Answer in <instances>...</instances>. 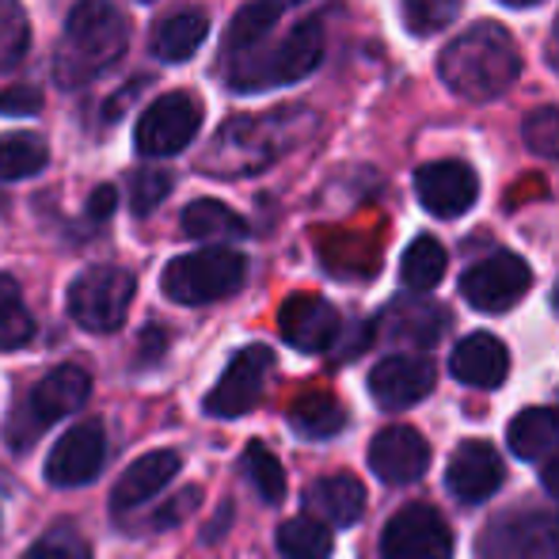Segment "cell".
Here are the masks:
<instances>
[{"mask_svg":"<svg viewBox=\"0 0 559 559\" xmlns=\"http://www.w3.org/2000/svg\"><path fill=\"white\" fill-rule=\"evenodd\" d=\"M317 130V115L309 107H278L266 115L228 118L214 133L210 148L199 156V168L214 179H240L271 168L278 156H286L297 141Z\"/></svg>","mask_w":559,"mask_h":559,"instance_id":"cell-1","label":"cell"},{"mask_svg":"<svg viewBox=\"0 0 559 559\" xmlns=\"http://www.w3.org/2000/svg\"><path fill=\"white\" fill-rule=\"evenodd\" d=\"M438 76L456 99L468 104H491V99L507 96L522 76V53L518 43L502 23H476L438 58Z\"/></svg>","mask_w":559,"mask_h":559,"instance_id":"cell-2","label":"cell"},{"mask_svg":"<svg viewBox=\"0 0 559 559\" xmlns=\"http://www.w3.org/2000/svg\"><path fill=\"white\" fill-rule=\"evenodd\" d=\"M126 46H130V23L111 0H76L53 53V81L61 88H84L96 76L111 73Z\"/></svg>","mask_w":559,"mask_h":559,"instance_id":"cell-3","label":"cell"},{"mask_svg":"<svg viewBox=\"0 0 559 559\" xmlns=\"http://www.w3.org/2000/svg\"><path fill=\"white\" fill-rule=\"evenodd\" d=\"M320 61H324V27H320V20H305L282 43L255 46V50L228 58L225 81L233 92L286 88V84H297L309 73H317Z\"/></svg>","mask_w":559,"mask_h":559,"instance_id":"cell-4","label":"cell"},{"mask_svg":"<svg viewBox=\"0 0 559 559\" xmlns=\"http://www.w3.org/2000/svg\"><path fill=\"white\" fill-rule=\"evenodd\" d=\"M248 278V259L233 248H202L164 266L160 289L176 305H210L233 297Z\"/></svg>","mask_w":559,"mask_h":559,"instance_id":"cell-5","label":"cell"},{"mask_svg":"<svg viewBox=\"0 0 559 559\" xmlns=\"http://www.w3.org/2000/svg\"><path fill=\"white\" fill-rule=\"evenodd\" d=\"M138 294V282L122 266H88L69 286V317L84 332L111 335L126 324V312Z\"/></svg>","mask_w":559,"mask_h":559,"instance_id":"cell-6","label":"cell"},{"mask_svg":"<svg viewBox=\"0 0 559 559\" xmlns=\"http://www.w3.org/2000/svg\"><path fill=\"white\" fill-rule=\"evenodd\" d=\"M202 130V104L191 92H168L145 107L133 126V145L145 160L179 156Z\"/></svg>","mask_w":559,"mask_h":559,"instance_id":"cell-7","label":"cell"},{"mask_svg":"<svg viewBox=\"0 0 559 559\" xmlns=\"http://www.w3.org/2000/svg\"><path fill=\"white\" fill-rule=\"evenodd\" d=\"M484 559H556L559 556V510H522L487 525Z\"/></svg>","mask_w":559,"mask_h":559,"instance_id":"cell-8","label":"cell"},{"mask_svg":"<svg viewBox=\"0 0 559 559\" xmlns=\"http://www.w3.org/2000/svg\"><path fill=\"white\" fill-rule=\"evenodd\" d=\"M533 286V271L522 255H499L479 259L476 266H468L461 278V297L472 305L476 312H507L530 294Z\"/></svg>","mask_w":559,"mask_h":559,"instance_id":"cell-9","label":"cell"},{"mask_svg":"<svg viewBox=\"0 0 559 559\" xmlns=\"http://www.w3.org/2000/svg\"><path fill=\"white\" fill-rule=\"evenodd\" d=\"M381 559H453V530L435 507H407L384 525Z\"/></svg>","mask_w":559,"mask_h":559,"instance_id":"cell-10","label":"cell"},{"mask_svg":"<svg viewBox=\"0 0 559 559\" xmlns=\"http://www.w3.org/2000/svg\"><path fill=\"white\" fill-rule=\"evenodd\" d=\"M271 366H274L271 346H259V343L243 346L228 361L225 377L214 384V392L206 396V415H214V419H240V415H248L259 404V396H263Z\"/></svg>","mask_w":559,"mask_h":559,"instance_id":"cell-11","label":"cell"},{"mask_svg":"<svg viewBox=\"0 0 559 559\" xmlns=\"http://www.w3.org/2000/svg\"><path fill=\"white\" fill-rule=\"evenodd\" d=\"M415 194L435 217H464L479 199V179L464 160H435L415 171Z\"/></svg>","mask_w":559,"mask_h":559,"instance_id":"cell-12","label":"cell"},{"mask_svg":"<svg viewBox=\"0 0 559 559\" xmlns=\"http://www.w3.org/2000/svg\"><path fill=\"white\" fill-rule=\"evenodd\" d=\"M107 456V435L99 423L73 427L46 456V479L53 487H84L99 476Z\"/></svg>","mask_w":559,"mask_h":559,"instance_id":"cell-13","label":"cell"},{"mask_svg":"<svg viewBox=\"0 0 559 559\" xmlns=\"http://www.w3.org/2000/svg\"><path fill=\"white\" fill-rule=\"evenodd\" d=\"M430 464V442L415 427H384L369 442V468L384 484H415Z\"/></svg>","mask_w":559,"mask_h":559,"instance_id":"cell-14","label":"cell"},{"mask_svg":"<svg viewBox=\"0 0 559 559\" xmlns=\"http://www.w3.org/2000/svg\"><path fill=\"white\" fill-rule=\"evenodd\" d=\"M430 389H435V366L415 354H392V358L377 361L369 373V392L389 412L419 404L423 396H430Z\"/></svg>","mask_w":559,"mask_h":559,"instance_id":"cell-15","label":"cell"},{"mask_svg":"<svg viewBox=\"0 0 559 559\" xmlns=\"http://www.w3.org/2000/svg\"><path fill=\"white\" fill-rule=\"evenodd\" d=\"M92 392V377L81 366H58L35 384L27 400V415H31V438H38V430H46L50 423L73 415L76 407L88 400Z\"/></svg>","mask_w":559,"mask_h":559,"instance_id":"cell-16","label":"cell"},{"mask_svg":"<svg viewBox=\"0 0 559 559\" xmlns=\"http://www.w3.org/2000/svg\"><path fill=\"white\" fill-rule=\"evenodd\" d=\"M278 332L289 346L305 354H320L335 343L338 335V312L332 301L312 294H297L282 305L278 312Z\"/></svg>","mask_w":559,"mask_h":559,"instance_id":"cell-17","label":"cell"},{"mask_svg":"<svg viewBox=\"0 0 559 559\" xmlns=\"http://www.w3.org/2000/svg\"><path fill=\"white\" fill-rule=\"evenodd\" d=\"M445 484L464 507L472 502H484L499 491L502 484V461L487 442H464L456 445V453L449 456V472H445Z\"/></svg>","mask_w":559,"mask_h":559,"instance_id":"cell-18","label":"cell"},{"mask_svg":"<svg viewBox=\"0 0 559 559\" xmlns=\"http://www.w3.org/2000/svg\"><path fill=\"white\" fill-rule=\"evenodd\" d=\"M176 472H179V453H176V449H153V453L138 456V461H133L130 468L118 476V484L111 491L115 514L145 507L148 499H156V495H160L164 487L176 479Z\"/></svg>","mask_w":559,"mask_h":559,"instance_id":"cell-19","label":"cell"},{"mask_svg":"<svg viewBox=\"0 0 559 559\" xmlns=\"http://www.w3.org/2000/svg\"><path fill=\"white\" fill-rule=\"evenodd\" d=\"M449 369L468 389H499L510 373V354L491 332H476V335H464L453 346Z\"/></svg>","mask_w":559,"mask_h":559,"instance_id":"cell-20","label":"cell"},{"mask_svg":"<svg viewBox=\"0 0 559 559\" xmlns=\"http://www.w3.org/2000/svg\"><path fill=\"white\" fill-rule=\"evenodd\" d=\"M210 38V15L202 8H183V12L164 15L153 27L148 50L164 61V66H183L202 50V43Z\"/></svg>","mask_w":559,"mask_h":559,"instance_id":"cell-21","label":"cell"},{"mask_svg":"<svg viewBox=\"0 0 559 559\" xmlns=\"http://www.w3.org/2000/svg\"><path fill=\"white\" fill-rule=\"evenodd\" d=\"M309 510H317L328 525H354L361 514H366V487L354 476H324L309 487L305 495Z\"/></svg>","mask_w":559,"mask_h":559,"instance_id":"cell-22","label":"cell"},{"mask_svg":"<svg viewBox=\"0 0 559 559\" xmlns=\"http://www.w3.org/2000/svg\"><path fill=\"white\" fill-rule=\"evenodd\" d=\"M179 228H183V236H191V240L214 243V248H222V240H240V236H248V222H243L233 206H225V202H217V199H194L191 206L183 210V217H179Z\"/></svg>","mask_w":559,"mask_h":559,"instance_id":"cell-23","label":"cell"},{"mask_svg":"<svg viewBox=\"0 0 559 559\" xmlns=\"http://www.w3.org/2000/svg\"><path fill=\"white\" fill-rule=\"evenodd\" d=\"M507 442L522 461H545L559 449V412L556 407H530L507 430Z\"/></svg>","mask_w":559,"mask_h":559,"instance_id":"cell-24","label":"cell"},{"mask_svg":"<svg viewBox=\"0 0 559 559\" xmlns=\"http://www.w3.org/2000/svg\"><path fill=\"white\" fill-rule=\"evenodd\" d=\"M50 164V148L38 133H0V183H23Z\"/></svg>","mask_w":559,"mask_h":559,"instance_id":"cell-25","label":"cell"},{"mask_svg":"<svg viewBox=\"0 0 559 559\" xmlns=\"http://www.w3.org/2000/svg\"><path fill=\"white\" fill-rule=\"evenodd\" d=\"M282 8L271 4V0H251L248 8L236 12V20L228 23L225 35V58H236V53H248L255 46H263V38L274 31V23L282 20Z\"/></svg>","mask_w":559,"mask_h":559,"instance_id":"cell-26","label":"cell"},{"mask_svg":"<svg viewBox=\"0 0 559 559\" xmlns=\"http://www.w3.org/2000/svg\"><path fill=\"white\" fill-rule=\"evenodd\" d=\"M400 278H404L407 289L415 294H427L438 282L445 278V248L435 240V236H415L407 243L404 259H400Z\"/></svg>","mask_w":559,"mask_h":559,"instance_id":"cell-27","label":"cell"},{"mask_svg":"<svg viewBox=\"0 0 559 559\" xmlns=\"http://www.w3.org/2000/svg\"><path fill=\"white\" fill-rule=\"evenodd\" d=\"M332 530L320 518H289L278 525V552L286 559H328L332 556Z\"/></svg>","mask_w":559,"mask_h":559,"instance_id":"cell-28","label":"cell"},{"mask_svg":"<svg viewBox=\"0 0 559 559\" xmlns=\"http://www.w3.org/2000/svg\"><path fill=\"white\" fill-rule=\"evenodd\" d=\"M289 427L301 438L320 442V438H335L346 427V412L332 396H301L289 407Z\"/></svg>","mask_w":559,"mask_h":559,"instance_id":"cell-29","label":"cell"},{"mask_svg":"<svg viewBox=\"0 0 559 559\" xmlns=\"http://www.w3.org/2000/svg\"><path fill=\"white\" fill-rule=\"evenodd\" d=\"M35 335V317L20 294V282L0 274V350H20Z\"/></svg>","mask_w":559,"mask_h":559,"instance_id":"cell-30","label":"cell"},{"mask_svg":"<svg viewBox=\"0 0 559 559\" xmlns=\"http://www.w3.org/2000/svg\"><path fill=\"white\" fill-rule=\"evenodd\" d=\"M389 324H392V335L412 338V343H419V346H435L438 335H442L445 317H442V309L430 301H415V305L396 301L389 312Z\"/></svg>","mask_w":559,"mask_h":559,"instance_id":"cell-31","label":"cell"},{"mask_svg":"<svg viewBox=\"0 0 559 559\" xmlns=\"http://www.w3.org/2000/svg\"><path fill=\"white\" fill-rule=\"evenodd\" d=\"M31 50V20L20 0H0V73L23 66Z\"/></svg>","mask_w":559,"mask_h":559,"instance_id":"cell-32","label":"cell"},{"mask_svg":"<svg viewBox=\"0 0 559 559\" xmlns=\"http://www.w3.org/2000/svg\"><path fill=\"white\" fill-rule=\"evenodd\" d=\"M243 468H248L251 487H255L263 502H282V499H286V468H282L278 456H274L263 442L248 445V453H243Z\"/></svg>","mask_w":559,"mask_h":559,"instance_id":"cell-33","label":"cell"},{"mask_svg":"<svg viewBox=\"0 0 559 559\" xmlns=\"http://www.w3.org/2000/svg\"><path fill=\"white\" fill-rule=\"evenodd\" d=\"M464 0H400V12H404V23L412 35L427 38L445 31L449 23L461 15Z\"/></svg>","mask_w":559,"mask_h":559,"instance_id":"cell-34","label":"cell"},{"mask_svg":"<svg viewBox=\"0 0 559 559\" xmlns=\"http://www.w3.org/2000/svg\"><path fill=\"white\" fill-rule=\"evenodd\" d=\"M522 141L530 153L545 156V160H559V107H537L525 115Z\"/></svg>","mask_w":559,"mask_h":559,"instance_id":"cell-35","label":"cell"},{"mask_svg":"<svg viewBox=\"0 0 559 559\" xmlns=\"http://www.w3.org/2000/svg\"><path fill=\"white\" fill-rule=\"evenodd\" d=\"M171 194V176L160 168H145V171H133L130 179V210L138 217H148L164 199Z\"/></svg>","mask_w":559,"mask_h":559,"instance_id":"cell-36","label":"cell"},{"mask_svg":"<svg viewBox=\"0 0 559 559\" xmlns=\"http://www.w3.org/2000/svg\"><path fill=\"white\" fill-rule=\"evenodd\" d=\"M31 559H92V545L73 525H58V530L43 533V537L35 540Z\"/></svg>","mask_w":559,"mask_h":559,"instance_id":"cell-37","label":"cell"},{"mask_svg":"<svg viewBox=\"0 0 559 559\" xmlns=\"http://www.w3.org/2000/svg\"><path fill=\"white\" fill-rule=\"evenodd\" d=\"M35 111H43V92L35 84H12L8 92H0V115L27 118Z\"/></svg>","mask_w":559,"mask_h":559,"instance_id":"cell-38","label":"cell"},{"mask_svg":"<svg viewBox=\"0 0 559 559\" xmlns=\"http://www.w3.org/2000/svg\"><path fill=\"white\" fill-rule=\"evenodd\" d=\"M115 202H118L115 187H99V191L92 194V202H88V217H96V222H107V217L115 214Z\"/></svg>","mask_w":559,"mask_h":559,"instance_id":"cell-39","label":"cell"},{"mask_svg":"<svg viewBox=\"0 0 559 559\" xmlns=\"http://www.w3.org/2000/svg\"><path fill=\"white\" fill-rule=\"evenodd\" d=\"M545 491L552 495V499H559V453L545 464Z\"/></svg>","mask_w":559,"mask_h":559,"instance_id":"cell-40","label":"cell"},{"mask_svg":"<svg viewBox=\"0 0 559 559\" xmlns=\"http://www.w3.org/2000/svg\"><path fill=\"white\" fill-rule=\"evenodd\" d=\"M499 4H507V8H537V4H545V0H499Z\"/></svg>","mask_w":559,"mask_h":559,"instance_id":"cell-41","label":"cell"},{"mask_svg":"<svg viewBox=\"0 0 559 559\" xmlns=\"http://www.w3.org/2000/svg\"><path fill=\"white\" fill-rule=\"evenodd\" d=\"M271 4H278V8H282V12H289V8L305 4V0H271Z\"/></svg>","mask_w":559,"mask_h":559,"instance_id":"cell-42","label":"cell"},{"mask_svg":"<svg viewBox=\"0 0 559 559\" xmlns=\"http://www.w3.org/2000/svg\"><path fill=\"white\" fill-rule=\"evenodd\" d=\"M556 46H559V20H556Z\"/></svg>","mask_w":559,"mask_h":559,"instance_id":"cell-43","label":"cell"},{"mask_svg":"<svg viewBox=\"0 0 559 559\" xmlns=\"http://www.w3.org/2000/svg\"><path fill=\"white\" fill-rule=\"evenodd\" d=\"M556 309H559V286H556Z\"/></svg>","mask_w":559,"mask_h":559,"instance_id":"cell-44","label":"cell"},{"mask_svg":"<svg viewBox=\"0 0 559 559\" xmlns=\"http://www.w3.org/2000/svg\"><path fill=\"white\" fill-rule=\"evenodd\" d=\"M138 4H153V0H138Z\"/></svg>","mask_w":559,"mask_h":559,"instance_id":"cell-45","label":"cell"}]
</instances>
